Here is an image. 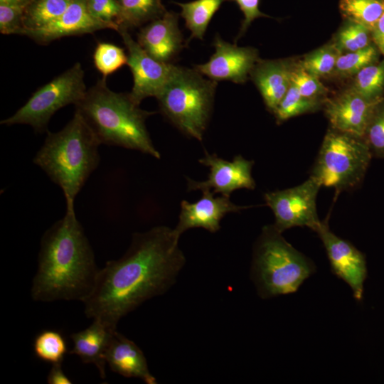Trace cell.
Returning a JSON list of instances; mask_svg holds the SVG:
<instances>
[{
	"label": "cell",
	"instance_id": "obj_1",
	"mask_svg": "<svg viewBox=\"0 0 384 384\" xmlns=\"http://www.w3.org/2000/svg\"><path fill=\"white\" fill-rule=\"evenodd\" d=\"M179 239L165 225L134 233L124 255L99 270L92 290L82 302L86 316L117 329L122 317L168 292L186 262Z\"/></svg>",
	"mask_w": 384,
	"mask_h": 384
},
{
	"label": "cell",
	"instance_id": "obj_2",
	"mask_svg": "<svg viewBox=\"0 0 384 384\" xmlns=\"http://www.w3.org/2000/svg\"><path fill=\"white\" fill-rule=\"evenodd\" d=\"M98 272L93 250L75 212L66 210L42 236L31 297L37 302H83Z\"/></svg>",
	"mask_w": 384,
	"mask_h": 384
},
{
	"label": "cell",
	"instance_id": "obj_3",
	"mask_svg": "<svg viewBox=\"0 0 384 384\" xmlns=\"http://www.w3.org/2000/svg\"><path fill=\"white\" fill-rule=\"evenodd\" d=\"M100 142L81 114L60 131L47 132L42 146L33 157L39 166L63 191L66 210L75 211L74 202L100 161Z\"/></svg>",
	"mask_w": 384,
	"mask_h": 384
},
{
	"label": "cell",
	"instance_id": "obj_4",
	"mask_svg": "<svg viewBox=\"0 0 384 384\" xmlns=\"http://www.w3.org/2000/svg\"><path fill=\"white\" fill-rule=\"evenodd\" d=\"M100 144L137 150L160 159L146 126L155 112L140 108L129 93L111 90L102 78L75 105Z\"/></svg>",
	"mask_w": 384,
	"mask_h": 384
},
{
	"label": "cell",
	"instance_id": "obj_5",
	"mask_svg": "<svg viewBox=\"0 0 384 384\" xmlns=\"http://www.w3.org/2000/svg\"><path fill=\"white\" fill-rule=\"evenodd\" d=\"M282 233L274 224L265 225L254 245L250 277L262 299L297 292L316 271L313 262Z\"/></svg>",
	"mask_w": 384,
	"mask_h": 384
},
{
	"label": "cell",
	"instance_id": "obj_6",
	"mask_svg": "<svg viewBox=\"0 0 384 384\" xmlns=\"http://www.w3.org/2000/svg\"><path fill=\"white\" fill-rule=\"evenodd\" d=\"M217 85L194 68L176 65L156 97L160 111L183 134L202 141L211 116Z\"/></svg>",
	"mask_w": 384,
	"mask_h": 384
},
{
	"label": "cell",
	"instance_id": "obj_7",
	"mask_svg": "<svg viewBox=\"0 0 384 384\" xmlns=\"http://www.w3.org/2000/svg\"><path fill=\"white\" fill-rule=\"evenodd\" d=\"M373 155L363 138L330 129L324 137L310 176L336 192L360 185Z\"/></svg>",
	"mask_w": 384,
	"mask_h": 384
},
{
	"label": "cell",
	"instance_id": "obj_8",
	"mask_svg": "<svg viewBox=\"0 0 384 384\" xmlns=\"http://www.w3.org/2000/svg\"><path fill=\"white\" fill-rule=\"evenodd\" d=\"M85 75L80 63L37 90L12 116L1 124H27L36 132H48L52 116L68 105H77L87 92Z\"/></svg>",
	"mask_w": 384,
	"mask_h": 384
},
{
	"label": "cell",
	"instance_id": "obj_9",
	"mask_svg": "<svg viewBox=\"0 0 384 384\" xmlns=\"http://www.w3.org/2000/svg\"><path fill=\"white\" fill-rule=\"evenodd\" d=\"M321 185L314 178L300 185L265 193L266 205L272 210L277 229L283 233L293 227H307L316 232L322 221L318 217L316 200Z\"/></svg>",
	"mask_w": 384,
	"mask_h": 384
},
{
	"label": "cell",
	"instance_id": "obj_10",
	"mask_svg": "<svg viewBox=\"0 0 384 384\" xmlns=\"http://www.w3.org/2000/svg\"><path fill=\"white\" fill-rule=\"evenodd\" d=\"M127 49V65L133 76V87L129 92L138 104L146 97H156L173 75L176 65L156 60L135 41L128 29L119 31Z\"/></svg>",
	"mask_w": 384,
	"mask_h": 384
},
{
	"label": "cell",
	"instance_id": "obj_11",
	"mask_svg": "<svg viewBox=\"0 0 384 384\" xmlns=\"http://www.w3.org/2000/svg\"><path fill=\"white\" fill-rule=\"evenodd\" d=\"M199 163L208 167L210 172L206 180L187 179L188 191H210L229 196L240 188L254 189L255 182L252 176L253 161L247 160L241 155L235 156L232 161L218 157L215 154L206 151Z\"/></svg>",
	"mask_w": 384,
	"mask_h": 384
},
{
	"label": "cell",
	"instance_id": "obj_12",
	"mask_svg": "<svg viewBox=\"0 0 384 384\" xmlns=\"http://www.w3.org/2000/svg\"><path fill=\"white\" fill-rule=\"evenodd\" d=\"M316 233L323 242L332 272L351 287L353 297L361 302L368 274L365 255L331 231L327 221L322 222Z\"/></svg>",
	"mask_w": 384,
	"mask_h": 384
},
{
	"label": "cell",
	"instance_id": "obj_13",
	"mask_svg": "<svg viewBox=\"0 0 384 384\" xmlns=\"http://www.w3.org/2000/svg\"><path fill=\"white\" fill-rule=\"evenodd\" d=\"M213 46L215 52L208 61L194 65V69L216 82H245L258 61L257 50L230 43L219 36L215 37Z\"/></svg>",
	"mask_w": 384,
	"mask_h": 384
},
{
	"label": "cell",
	"instance_id": "obj_14",
	"mask_svg": "<svg viewBox=\"0 0 384 384\" xmlns=\"http://www.w3.org/2000/svg\"><path fill=\"white\" fill-rule=\"evenodd\" d=\"M202 193L201 198L194 203L186 200L181 202L178 221L174 228L179 238L185 231L195 228L215 233L220 229L221 220L226 214L251 207L236 205L229 196L221 195L215 197V193L210 191H203Z\"/></svg>",
	"mask_w": 384,
	"mask_h": 384
},
{
	"label": "cell",
	"instance_id": "obj_15",
	"mask_svg": "<svg viewBox=\"0 0 384 384\" xmlns=\"http://www.w3.org/2000/svg\"><path fill=\"white\" fill-rule=\"evenodd\" d=\"M380 100L369 101L351 87L325 100L324 110L332 129L363 139L373 111Z\"/></svg>",
	"mask_w": 384,
	"mask_h": 384
},
{
	"label": "cell",
	"instance_id": "obj_16",
	"mask_svg": "<svg viewBox=\"0 0 384 384\" xmlns=\"http://www.w3.org/2000/svg\"><path fill=\"white\" fill-rule=\"evenodd\" d=\"M107 28L118 31L114 26L94 18L88 11L87 0H71L64 13L55 21L38 29L24 30L22 35L38 43L46 44L63 37Z\"/></svg>",
	"mask_w": 384,
	"mask_h": 384
},
{
	"label": "cell",
	"instance_id": "obj_17",
	"mask_svg": "<svg viewBox=\"0 0 384 384\" xmlns=\"http://www.w3.org/2000/svg\"><path fill=\"white\" fill-rule=\"evenodd\" d=\"M137 42L156 60L171 63L183 47L178 15L167 11L162 16L150 21L140 30Z\"/></svg>",
	"mask_w": 384,
	"mask_h": 384
},
{
	"label": "cell",
	"instance_id": "obj_18",
	"mask_svg": "<svg viewBox=\"0 0 384 384\" xmlns=\"http://www.w3.org/2000/svg\"><path fill=\"white\" fill-rule=\"evenodd\" d=\"M106 362L112 371L124 377L137 378L146 384L157 383L141 348L117 330L107 350Z\"/></svg>",
	"mask_w": 384,
	"mask_h": 384
},
{
	"label": "cell",
	"instance_id": "obj_19",
	"mask_svg": "<svg viewBox=\"0 0 384 384\" xmlns=\"http://www.w3.org/2000/svg\"><path fill=\"white\" fill-rule=\"evenodd\" d=\"M292 66L284 60H259L250 75L265 104L274 114L290 84Z\"/></svg>",
	"mask_w": 384,
	"mask_h": 384
},
{
	"label": "cell",
	"instance_id": "obj_20",
	"mask_svg": "<svg viewBox=\"0 0 384 384\" xmlns=\"http://www.w3.org/2000/svg\"><path fill=\"white\" fill-rule=\"evenodd\" d=\"M116 330L94 319L89 327L70 335L73 346L70 353L77 355L85 363L94 364L105 378L106 353Z\"/></svg>",
	"mask_w": 384,
	"mask_h": 384
},
{
	"label": "cell",
	"instance_id": "obj_21",
	"mask_svg": "<svg viewBox=\"0 0 384 384\" xmlns=\"http://www.w3.org/2000/svg\"><path fill=\"white\" fill-rule=\"evenodd\" d=\"M227 0H194L186 3L175 2L181 7V16L190 31L188 41L203 40L208 24L223 3Z\"/></svg>",
	"mask_w": 384,
	"mask_h": 384
},
{
	"label": "cell",
	"instance_id": "obj_22",
	"mask_svg": "<svg viewBox=\"0 0 384 384\" xmlns=\"http://www.w3.org/2000/svg\"><path fill=\"white\" fill-rule=\"evenodd\" d=\"M71 0H31L24 9V30L43 28L59 18Z\"/></svg>",
	"mask_w": 384,
	"mask_h": 384
},
{
	"label": "cell",
	"instance_id": "obj_23",
	"mask_svg": "<svg viewBox=\"0 0 384 384\" xmlns=\"http://www.w3.org/2000/svg\"><path fill=\"white\" fill-rule=\"evenodd\" d=\"M118 1L122 9L120 27H124L127 29L138 27L155 20L167 11L161 0Z\"/></svg>",
	"mask_w": 384,
	"mask_h": 384
},
{
	"label": "cell",
	"instance_id": "obj_24",
	"mask_svg": "<svg viewBox=\"0 0 384 384\" xmlns=\"http://www.w3.org/2000/svg\"><path fill=\"white\" fill-rule=\"evenodd\" d=\"M339 10L346 20L373 30L384 13V0H340Z\"/></svg>",
	"mask_w": 384,
	"mask_h": 384
},
{
	"label": "cell",
	"instance_id": "obj_25",
	"mask_svg": "<svg viewBox=\"0 0 384 384\" xmlns=\"http://www.w3.org/2000/svg\"><path fill=\"white\" fill-rule=\"evenodd\" d=\"M352 88L369 101L381 100L384 90V60L361 70L355 76Z\"/></svg>",
	"mask_w": 384,
	"mask_h": 384
},
{
	"label": "cell",
	"instance_id": "obj_26",
	"mask_svg": "<svg viewBox=\"0 0 384 384\" xmlns=\"http://www.w3.org/2000/svg\"><path fill=\"white\" fill-rule=\"evenodd\" d=\"M322 104L324 102L321 100L302 96L297 87L291 83L274 114L277 122L282 123L293 117L316 111Z\"/></svg>",
	"mask_w": 384,
	"mask_h": 384
},
{
	"label": "cell",
	"instance_id": "obj_27",
	"mask_svg": "<svg viewBox=\"0 0 384 384\" xmlns=\"http://www.w3.org/2000/svg\"><path fill=\"white\" fill-rule=\"evenodd\" d=\"M36 357L52 364L62 363L68 352L66 341L60 332L53 329L41 331L33 341Z\"/></svg>",
	"mask_w": 384,
	"mask_h": 384
},
{
	"label": "cell",
	"instance_id": "obj_28",
	"mask_svg": "<svg viewBox=\"0 0 384 384\" xmlns=\"http://www.w3.org/2000/svg\"><path fill=\"white\" fill-rule=\"evenodd\" d=\"M341 54L335 43L328 44L305 55L299 66L317 78L325 76L334 71Z\"/></svg>",
	"mask_w": 384,
	"mask_h": 384
},
{
	"label": "cell",
	"instance_id": "obj_29",
	"mask_svg": "<svg viewBox=\"0 0 384 384\" xmlns=\"http://www.w3.org/2000/svg\"><path fill=\"white\" fill-rule=\"evenodd\" d=\"M93 63L97 70L107 78L127 64V55L124 49L114 44L99 42L93 53Z\"/></svg>",
	"mask_w": 384,
	"mask_h": 384
},
{
	"label": "cell",
	"instance_id": "obj_30",
	"mask_svg": "<svg viewBox=\"0 0 384 384\" xmlns=\"http://www.w3.org/2000/svg\"><path fill=\"white\" fill-rule=\"evenodd\" d=\"M378 56L377 48L370 44L363 49L341 54L334 72L341 76L356 75L363 68L374 63Z\"/></svg>",
	"mask_w": 384,
	"mask_h": 384
},
{
	"label": "cell",
	"instance_id": "obj_31",
	"mask_svg": "<svg viewBox=\"0 0 384 384\" xmlns=\"http://www.w3.org/2000/svg\"><path fill=\"white\" fill-rule=\"evenodd\" d=\"M370 31L365 26L346 21L338 31L334 43L341 52L356 51L370 45Z\"/></svg>",
	"mask_w": 384,
	"mask_h": 384
},
{
	"label": "cell",
	"instance_id": "obj_32",
	"mask_svg": "<svg viewBox=\"0 0 384 384\" xmlns=\"http://www.w3.org/2000/svg\"><path fill=\"white\" fill-rule=\"evenodd\" d=\"M363 139L371 154L378 158H384V99L375 105L366 127Z\"/></svg>",
	"mask_w": 384,
	"mask_h": 384
},
{
	"label": "cell",
	"instance_id": "obj_33",
	"mask_svg": "<svg viewBox=\"0 0 384 384\" xmlns=\"http://www.w3.org/2000/svg\"><path fill=\"white\" fill-rule=\"evenodd\" d=\"M291 83L299 93L308 98L322 100L329 92V90L321 82L319 78L306 72L300 66L292 68L290 74Z\"/></svg>",
	"mask_w": 384,
	"mask_h": 384
},
{
	"label": "cell",
	"instance_id": "obj_34",
	"mask_svg": "<svg viewBox=\"0 0 384 384\" xmlns=\"http://www.w3.org/2000/svg\"><path fill=\"white\" fill-rule=\"evenodd\" d=\"M87 7L94 18L114 26L119 31L122 9L118 0H87Z\"/></svg>",
	"mask_w": 384,
	"mask_h": 384
},
{
	"label": "cell",
	"instance_id": "obj_35",
	"mask_svg": "<svg viewBox=\"0 0 384 384\" xmlns=\"http://www.w3.org/2000/svg\"><path fill=\"white\" fill-rule=\"evenodd\" d=\"M26 6L0 4V31L5 35H22Z\"/></svg>",
	"mask_w": 384,
	"mask_h": 384
},
{
	"label": "cell",
	"instance_id": "obj_36",
	"mask_svg": "<svg viewBox=\"0 0 384 384\" xmlns=\"http://www.w3.org/2000/svg\"><path fill=\"white\" fill-rule=\"evenodd\" d=\"M236 2L244 15L239 35L236 40L247 31L251 23L260 17H270L259 9L260 0H233Z\"/></svg>",
	"mask_w": 384,
	"mask_h": 384
},
{
	"label": "cell",
	"instance_id": "obj_37",
	"mask_svg": "<svg viewBox=\"0 0 384 384\" xmlns=\"http://www.w3.org/2000/svg\"><path fill=\"white\" fill-rule=\"evenodd\" d=\"M62 363L52 364V367L47 377V383L49 384H70L72 381L64 373Z\"/></svg>",
	"mask_w": 384,
	"mask_h": 384
},
{
	"label": "cell",
	"instance_id": "obj_38",
	"mask_svg": "<svg viewBox=\"0 0 384 384\" xmlns=\"http://www.w3.org/2000/svg\"><path fill=\"white\" fill-rule=\"evenodd\" d=\"M371 38L377 49L384 55V13L371 31Z\"/></svg>",
	"mask_w": 384,
	"mask_h": 384
},
{
	"label": "cell",
	"instance_id": "obj_39",
	"mask_svg": "<svg viewBox=\"0 0 384 384\" xmlns=\"http://www.w3.org/2000/svg\"><path fill=\"white\" fill-rule=\"evenodd\" d=\"M31 0H0V4L26 6Z\"/></svg>",
	"mask_w": 384,
	"mask_h": 384
}]
</instances>
